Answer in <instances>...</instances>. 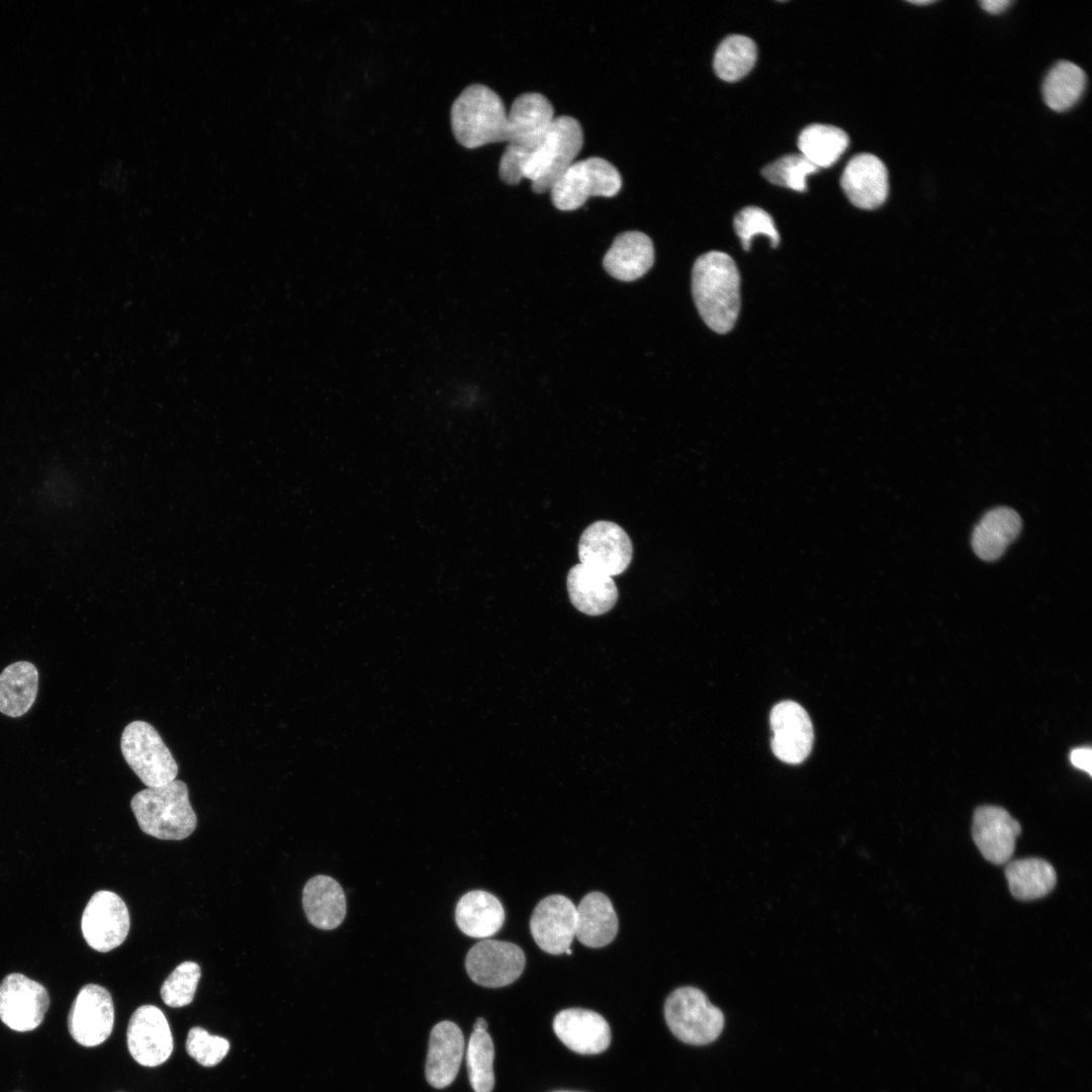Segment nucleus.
<instances>
[{"instance_id": "f257e3e1", "label": "nucleus", "mask_w": 1092, "mask_h": 1092, "mask_svg": "<svg viewBox=\"0 0 1092 1092\" xmlns=\"http://www.w3.org/2000/svg\"><path fill=\"white\" fill-rule=\"evenodd\" d=\"M583 145L580 123L568 115L555 116L530 149L508 145L502 155L498 173L510 185L526 178L533 191H550L561 174L574 162Z\"/></svg>"}, {"instance_id": "f03ea898", "label": "nucleus", "mask_w": 1092, "mask_h": 1092, "mask_svg": "<svg viewBox=\"0 0 1092 1092\" xmlns=\"http://www.w3.org/2000/svg\"><path fill=\"white\" fill-rule=\"evenodd\" d=\"M740 275L726 253L710 251L700 256L692 271V292L705 324L716 333L729 332L740 309Z\"/></svg>"}, {"instance_id": "7ed1b4c3", "label": "nucleus", "mask_w": 1092, "mask_h": 1092, "mask_svg": "<svg viewBox=\"0 0 1092 1092\" xmlns=\"http://www.w3.org/2000/svg\"><path fill=\"white\" fill-rule=\"evenodd\" d=\"M130 808L140 828L159 839L182 840L196 828L188 788L180 780L140 791L131 798Z\"/></svg>"}, {"instance_id": "20e7f679", "label": "nucleus", "mask_w": 1092, "mask_h": 1092, "mask_svg": "<svg viewBox=\"0 0 1092 1092\" xmlns=\"http://www.w3.org/2000/svg\"><path fill=\"white\" fill-rule=\"evenodd\" d=\"M451 125L457 142L467 149L507 142L508 112L492 89L472 84L453 102Z\"/></svg>"}, {"instance_id": "39448f33", "label": "nucleus", "mask_w": 1092, "mask_h": 1092, "mask_svg": "<svg viewBox=\"0 0 1092 1092\" xmlns=\"http://www.w3.org/2000/svg\"><path fill=\"white\" fill-rule=\"evenodd\" d=\"M664 1017L670 1031L681 1041L703 1045L714 1041L724 1027V1015L706 994L696 987L673 990L664 1003Z\"/></svg>"}, {"instance_id": "423d86ee", "label": "nucleus", "mask_w": 1092, "mask_h": 1092, "mask_svg": "<svg viewBox=\"0 0 1092 1092\" xmlns=\"http://www.w3.org/2000/svg\"><path fill=\"white\" fill-rule=\"evenodd\" d=\"M121 753L147 788L176 780L178 764L158 731L146 721L130 722L122 731Z\"/></svg>"}, {"instance_id": "0eeeda50", "label": "nucleus", "mask_w": 1092, "mask_h": 1092, "mask_svg": "<svg viewBox=\"0 0 1092 1092\" xmlns=\"http://www.w3.org/2000/svg\"><path fill=\"white\" fill-rule=\"evenodd\" d=\"M622 187L618 169L600 157L574 161L550 189L553 205L559 210H574L593 196L613 197Z\"/></svg>"}, {"instance_id": "6e6552de", "label": "nucleus", "mask_w": 1092, "mask_h": 1092, "mask_svg": "<svg viewBox=\"0 0 1092 1092\" xmlns=\"http://www.w3.org/2000/svg\"><path fill=\"white\" fill-rule=\"evenodd\" d=\"M130 927L128 909L124 901L107 890L96 892L87 903L81 930L87 944L100 952L119 946Z\"/></svg>"}, {"instance_id": "1a4fd4ad", "label": "nucleus", "mask_w": 1092, "mask_h": 1092, "mask_svg": "<svg viewBox=\"0 0 1092 1092\" xmlns=\"http://www.w3.org/2000/svg\"><path fill=\"white\" fill-rule=\"evenodd\" d=\"M632 554L628 534L610 521L590 524L579 538L580 563L609 576L623 573L631 563Z\"/></svg>"}, {"instance_id": "9d476101", "label": "nucleus", "mask_w": 1092, "mask_h": 1092, "mask_svg": "<svg viewBox=\"0 0 1092 1092\" xmlns=\"http://www.w3.org/2000/svg\"><path fill=\"white\" fill-rule=\"evenodd\" d=\"M526 958L523 949L509 941L483 939L474 944L465 959L469 978L486 988H499L515 982L523 973Z\"/></svg>"}, {"instance_id": "9b49d317", "label": "nucleus", "mask_w": 1092, "mask_h": 1092, "mask_svg": "<svg viewBox=\"0 0 1092 1092\" xmlns=\"http://www.w3.org/2000/svg\"><path fill=\"white\" fill-rule=\"evenodd\" d=\"M49 1005L47 989L22 974L11 973L0 984V1019L15 1031L38 1027Z\"/></svg>"}, {"instance_id": "f8f14e48", "label": "nucleus", "mask_w": 1092, "mask_h": 1092, "mask_svg": "<svg viewBox=\"0 0 1092 1092\" xmlns=\"http://www.w3.org/2000/svg\"><path fill=\"white\" fill-rule=\"evenodd\" d=\"M114 1006L110 993L96 984L83 986L68 1015V1029L75 1041L83 1046H96L112 1032Z\"/></svg>"}, {"instance_id": "ddd939ff", "label": "nucleus", "mask_w": 1092, "mask_h": 1092, "mask_svg": "<svg viewBox=\"0 0 1092 1092\" xmlns=\"http://www.w3.org/2000/svg\"><path fill=\"white\" fill-rule=\"evenodd\" d=\"M126 1037L129 1054L144 1067L164 1064L173 1052L169 1022L162 1010L154 1005H143L132 1013Z\"/></svg>"}, {"instance_id": "4468645a", "label": "nucleus", "mask_w": 1092, "mask_h": 1092, "mask_svg": "<svg viewBox=\"0 0 1092 1092\" xmlns=\"http://www.w3.org/2000/svg\"><path fill=\"white\" fill-rule=\"evenodd\" d=\"M771 749L782 761L798 764L811 752L813 726L806 710L796 702L784 701L770 712Z\"/></svg>"}, {"instance_id": "2eb2a0df", "label": "nucleus", "mask_w": 1092, "mask_h": 1092, "mask_svg": "<svg viewBox=\"0 0 1092 1092\" xmlns=\"http://www.w3.org/2000/svg\"><path fill=\"white\" fill-rule=\"evenodd\" d=\"M576 906L563 895H550L535 907L530 930L538 946L551 954L570 948L575 936Z\"/></svg>"}, {"instance_id": "dca6fc26", "label": "nucleus", "mask_w": 1092, "mask_h": 1092, "mask_svg": "<svg viewBox=\"0 0 1092 1092\" xmlns=\"http://www.w3.org/2000/svg\"><path fill=\"white\" fill-rule=\"evenodd\" d=\"M1020 832L1019 822L1004 808L985 805L977 808L974 813V841L983 856L992 863L1003 864L1009 861Z\"/></svg>"}, {"instance_id": "f3484780", "label": "nucleus", "mask_w": 1092, "mask_h": 1092, "mask_svg": "<svg viewBox=\"0 0 1092 1092\" xmlns=\"http://www.w3.org/2000/svg\"><path fill=\"white\" fill-rule=\"evenodd\" d=\"M840 185L853 205L862 209H874L887 199L888 171L878 157L867 153L858 154L846 164Z\"/></svg>"}, {"instance_id": "a211bd4d", "label": "nucleus", "mask_w": 1092, "mask_h": 1092, "mask_svg": "<svg viewBox=\"0 0 1092 1092\" xmlns=\"http://www.w3.org/2000/svg\"><path fill=\"white\" fill-rule=\"evenodd\" d=\"M553 1030L564 1045L581 1055L601 1054L611 1042L608 1022L601 1014L588 1009L561 1010L554 1017Z\"/></svg>"}, {"instance_id": "6ab92c4d", "label": "nucleus", "mask_w": 1092, "mask_h": 1092, "mask_svg": "<svg viewBox=\"0 0 1092 1092\" xmlns=\"http://www.w3.org/2000/svg\"><path fill=\"white\" fill-rule=\"evenodd\" d=\"M465 1049L460 1027L450 1020L437 1023L431 1030L425 1074L436 1088L448 1087L455 1080Z\"/></svg>"}, {"instance_id": "aec40b11", "label": "nucleus", "mask_w": 1092, "mask_h": 1092, "mask_svg": "<svg viewBox=\"0 0 1092 1092\" xmlns=\"http://www.w3.org/2000/svg\"><path fill=\"white\" fill-rule=\"evenodd\" d=\"M554 117V108L544 95L536 92L521 94L508 112V145L530 149Z\"/></svg>"}, {"instance_id": "412c9836", "label": "nucleus", "mask_w": 1092, "mask_h": 1092, "mask_svg": "<svg viewBox=\"0 0 1092 1092\" xmlns=\"http://www.w3.org/2000/svg\"><path fill=\"white\" fill-rule=\"evenodd\" d=\"M653 263L652 241L637 231L618 235L603 260L605 270L621 281H634L642 277Z\"/></svg>"}, {"instance_id": "4be33fe9", "label": "nucleus", "mask_w": 1092, "mask_h": 1092, "mask_svg": "<svg viewBox=\"0 0 1092 1092\" xmlns=\"http://www.w3.org/2000/svg\"><path fill=\"white\" fill-rule=\"evenodd\" d=\"M566 585L572 605L586 615H603L618 600V589L612 576L581 563L569 569Z\"/></svg>"}, {"instance_id": "5701e85b", "label": "nucleus", "mask_w": 1092, "mask_h": 1092, "mask_svg": "<svg viewBox=\"0 0 1092 1092\" xmlns=\"http://www.w3.org/2000/svg\"><path fill=\"white\" fill-rule=\"evenodd\" d=\"M302 906L308 921L323 930L338 927L346 916L344 891L330 876L317 875L306 882Z\"/></svg>"}, {"instance_id": "b1692460", "label": "nucleus", "mask_w": 1092, "mask_h": 1092, "mask_svg": "<svg viewBox=\"0 0 1092 1092\" xmlns=\"http://www.w3.org/2000/svg\"><path fill=\"white\" fill-rule=\"evenodd\" d=\"M1021 519L1012 509L1000 507L987 512L972 534V547L985 561H994L1020 533Z\"/></svg>"}, {"instance_id": "393cba45", "label": "nucleus", "mask_w": 1092, "mask_h": 1092, "mask_svg": "<svg viewBox=\"0 0 1092 1092\" xmlns=\"http://www.w3.org/2000/svg\"><path fill=\"white\" fill-rule=\"evenodd\" d=\"M618 928L617 914L605 894L590 892L576 906L575 936L583 945L603 947L614 940Z\"/></svg>"}, {"instance_id": "a878e982", "label": "nucleus", "mask_w": 1092, "mask_h": 1092, "mask_svg": "<svg viewBox=\"0 0 1092 1092\" xmlns=\"http://www.w3.org/2000/svg\"><path fill=\"white\" fill-rule=\"evenodd\" d=\"M455 920L464 934L474 938H487L502 928L505 910L499 900L489 892L473 890L459 899Z\"/></svg>"}, {"instance_id": "bb28decb", "label": "nucleus", "mask_w": 1092, "mask_h": 1092, "mask_svg": "<svg viewBox=\"0 0 1092 1092\" xmlns=\"http://www.w3.org/2000/svg\"><path fill=\"white\" fill-rule=\"evenodd\" d=\"M38 686L36 667L28 661L8 665L0 674V712L19 717L32 706Z\"/></svg>"}, {"instance_id": "cd10ccee", "label": "nucleus", "mask_w": 1092, "mask_h": 1092, "mask_svg": "<svg viewBox=\"0 0 1092 1092\" xmlns=\"http://www.w3.org/2000/svg\"><path fill=\"white\" fill-rule=\"evenodd\" d=\"M1005 877L1010 893L1019 900L1042 898L1055 888L1057 875L1054 867L1044 859L1029 857L1007 863Z\"/></svg>"}, {"instance_id": "c85d7f7f", "label": "nucleus", "mask_w": 1092, "mask_h": 1092, "mask_svg": "<svg viewBox=\"0 0 1092 1092\" xmlns=\"http://www.w3.org/2000/svg\"><path fill=\"white\" fill-rule=\"evenodd\" d=\"M846 132L834 125L813 123L798 138L800 153L817 168L832 166L848 147Z\"/></svg>"}, {"instance_id": "c756f323", "label": "nucleus", "mask_w": 1092, "mask_h": 1092, "mask_svg": "<svg viewBox=\"0 0 1092 1092\" xmlns=\"http://www.w3.org/2000/svg\"><path fill=\"white\" fill-rule=\"evenodd\" d=\"M1085 85V72L1072 62L1061 61L1053 67L1043 81V100L1053 110L1065 111L1080 99Z\"/></svg>"}, {"instance_id": "7c9ffc66", "label": "nucleus", "mask_w": 1092, "mask_h": 1092, "mask_svg": "<svg viewBox=\"0 0 1092 1092\" xmlns=\"http://www.w3.org/2000/svg\"><path fill=\"white\" fill-rule=\"evenodd\" d=\"M756 56V44L751 38L731 34L720 42L715 52L714 70L724 81H738L753 68Z\"/></svg>"}, {"instance_id": "2f4dec72", "label": "nucleus", "mask_w": 1092, "mask_h": 1092, "mask_svg": "<svg viewBox=\"0 0 1092 1092\" xmlns=\"http://www.w3.org/2000/svg\"><path fill=\"white\" fill-rule=\"evenodd\" d=\"M494 1046L486 1030H473L466 1051L469 1082L474 1092H491L494 1087Z\"/></svg>"}, {"instance_id": "473e14b6", "label": "nucleus", "mask_w": 1092, "mask_h": 1092, "mask_svg": "<svg viewBox=\"0 0 1092 1092\" xmlns=\"http://www.w3.org/2000/svg\"><path fill=\"white\" fill-rule=\"evenodd\" d=\"M818 171L819 168L800 153L781 157L763 167L761 174L772 184L804 192L807 177Z\"/></svg>"}, {"instance_id": "72a5a7b5", "label": "nucleus", "mask_w": 1092, "mask_h": 1092, "mask_svg": "<svg viewBox=\"0 0 1092 1092\" xmlns=\"http://www.w3.org/2000/svg\"><path fill=\"white\" fill-rule=\"evenodd\" d=\"M200 976V967L196 963H181L167 977L161 987V997L164 1003L174 1008L190 1004L194 998Z\"/></svg>"}, {"instance_id": "f704fd0d", "label": "nucleus", "mask_w": 1092, "mask_h": 1092, "mask_svg": "<svg viewBox=\"0 0 1092 1092\" xmlns=\"http://www.w3.org/2000/svg\"><path fill=\"white\" fill-rule=\"evenodd\" d=\"M734 229L745 251L749 250L751 240L756 235L766 236L770 240L772 248L779 246L780 235L774 219L762 208L747 206L741 209L734 218Z\"/></svg>"}, {"instance_id": "c9c22d12", "label": "nucleus", "mask_w": 1092, "mask_h": 1092, "mask_svg": "<svg viewBox=\"0 0 1092 1092\" xmlns=\"http://www.w3.org/2000/svg\"><path fill=\"white\" fill-rule=\"evenodd\" d=\"M230 1041L213 1035L199 1026L192 1027L187 1035L186 1051L197 1063L204 1067H213L228 1055Z\"/></svg>"}, {"instance_id": "e433bc0d", "label": "nucleus", "mask_w": 1092, "mask_h": 1092, "mask_svg": "<svg viewBox=\"0 0 1092 1092\" xmlns=\"http://www.w3.org/2000/svg\"><path fill=\"white\" fill-rule=\"evenodd\" d=\"M1070 761L1075 767L1091 775L1092 750L1089 746L1073 749L1070 753Z\"/></svg>"}, {"instance_id": "4c0bfd02", "label": "nucleus", "mask_w": 1092, "mask_h": 1092, "mask_svg": "<svg viewBox=\"0 0 1092 1092\" xmlns=\"http://www.w3.org/2000/svg\"><path fill=\"white\" fill-rule=\"evenodd\" d=\"M1011 1L1008 0H984L980 2L981 7L991 14H999L1003 12Z\"/></svg>"}, {"instance_id": "58836bf2", "label": "nucleus", "mask_w": 1092, "mask_h": 1092, "mask_svg": "<svg viewBox=\"0 0 1092 1092\" xmlns=\"http://www.w3.org/2000/svg\"><path fill=\"white\" fill-rule=\"evenodd\" d=\"M486 1029H487L486 1020L484 1018H477L474 1025H473V1030H486Z\"/></svg>"}, {"instance_id": "ea45409f", "label": "nucleus", "mask_w": 1092, "mask_h": 1092, "mask_svg": "<svg viewBox=\"0 0 1092 1092\" xmlns=\"http://www.w3.org/2000/svg\"><path fill=\"white\" fill-rule=\"evenodd\" d=\"M909 2L912 3V4H915V5H928V4L933 3L934 1H932V0H919V1L915 0V1H909Z\"/></svg>"}, {"instance_id": "a19ab883", "label": "nucleus", "mask_w": 1092, "mask_h": 1092, "mask_svg": "<svg viewBox=\"0 0 1092 1092\" xmlns=\"http://www.w3.org/2000/svg\"><path fill=\"white\" fill-rule=\"evenodd\" d=\"M561 1092H565V1091H561Z\"/></svg>"}]
</instances>
